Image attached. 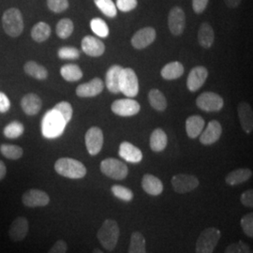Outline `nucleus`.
<instances>
[{
    "mask_svg": "<svg viewBox=\"0 0 253 253\" xmlns=\"http://www.w3.org/2000/svg\"><path fill=\"white\" fill-rule=\"evenodd\" d=\"M209 0H192V9L195 13L200 14L205 11L208 7Z\"/></svg>",
    "mask_w": 253,
    "mask_h": 253,
    "instance_id": "8fccbe9b",
    "label": "nucleus"
},
{
    "mask_svg": "<svg viewBox=\"0 0 253 253\" xmlns=\"http://www.w3.org/2000/svg\"><path fill=\"white\" fill-rule=\"evenodd\" d=\"M74 25L73 22L69 18L61 19L56 25V35L60 39H68L73 34Z\"/></svg>",
    "mask_w": 253,
    "mask_h": 253,
    "instance_id": "c9c22d12",
    "label": "nucleus"
},
{
    "mask_svg": "<svg viewBox=\"0 0 253 253\" xmlns=\"http://www.w3.org/2000/svg\"><path fill=\"white\" fill-rule=\"evenodd\" d=\"M54 170L58 174L71 179H81L86 174L85 166L71 158H61L54 163Z\"/></svg>",
    "mask_w": 253,
    "mask_h": 253,
    "instance_id": "7ed1b4c3",
    "label": "nucleus"
},
{
    "mask_svg": "<svg viewBox=\"0 0 253 253\" xmlns=\"http://www.w3.org/2000/svg\"><path fill=\"white\" fill-rule=\"evenodd\" d=\"M196 104L205 112H218L223 107L224 100L217 93L208 91L200 95L196 100Z\"/></svg>",
    "mask_w": 253,
    "mask_h": 253,
    "instance_id": "6e6552de",
    "label": "nucleus"
},
{
    "mask_svg": "<svg viewBox=\"0 0 253 253\" xmlns=\"http://www.w3.org/2000/svg\"><path fill=\"white\" fill-rule=\"evenodd\" d=\"M60 74L66 81H79L83 77V72L79 66L75 64L64 65L60 69Z\"/></svg>",
    "mask_w": 253,
    "mask_h": 253,
    "instance_id": "7c9ffc66",
    "label": "nucleus"
},
{
    "mask_svg": "<svg viewBox=\"0 0 253 253\" xmlns=\"http://www.w3.org/2000/svg\"><path fill=\"white\" fill-rule=\"evenodd\" d=\"M172 186L176 193L185 194L195 190L199 186V180L195 175L179 173L172 176Z\"/></svg>",
    "mask_w": 253,
    "mask_h": 253,
    "instance_id": "1a4fd4ad",
    "label": "nucleus"
},
{
    "mask_svg": "<svg viewBox=\"0 0 253 253\" xmlns=\"http://www.w3.org/2000/svg\"><path fill=\"white\" fill-rule=\"evenodd\" d=\"M42 106V100L35 93H28L21 100V107L27 116H35L41 111Z\"/></svg>",
    "mask_w": 253,
    "mask_h": 253,
    "instance_id": "4be33fe9",
    "label": "nucleus"
},
{
    "mask_svg": "<svg viewBox=\"0 0 253 253\" xmlns=\"http://www.w3.org/2000/svg\"><path fill=\"white\" fill-rule=\"evenodd\" d=\"M82 49L84 54L97 57L104 54L105 45L99 39L92 36H85L82 41Z\"/></svg>",
    "mask_w": 253,
    "mask_h": 253,
    "instance_id": "6ab92c4d",
    "label": "nucleus"
},
{
    "mask_svg": "<svg viewBox=\"0 0 253 253\" xmlns=\"http://www.w3.org/2000/svg\"><path fill=\"white\" fill-rule=\"evenodd\" d=\"M238 118L245 132L250 134L253 130V113L252 106L247 102H240L237 107Z\"/></svg>",
    "mask_w": 253,
    "mask_h": 253,
    "instance_id": "aec40b11",
    "label": "nucleus"
},
{
    "mask_svg": "<svg viewBox=\"0 0 253 253\" xmlns=\"http://www.w3.org/2000/svg\"><path fill=\"white\" fill-rule=\"evenodd\" d=\"M111 191L115 197H117L119 200H122L124 202H130L134 197L132 190L127 189L124 186L114 185L111 188Z\"/></svg>",
    "mask_w": 253,
    "mask_h": 253,
    "instance_id": "ea45409f",
    "label": "nucleus"
},
{
    "mask_svg": "<svg viewBox=\"0 0 253 253\" xmlns=\"http://www.w3.org/2000/svg\"><path fill=\"white\" fill-rule=\"evenodd\" d=\"M184 73V67L178 61H173L166 64L162 70L161 74L165 80H175L178 79Z\"/></svg>",
    "mask_w": 253,
    "mask_h": 253,
    "instance_id": "c85d7f7f",
    "label": "nucleus"
},
{
    "mask_svg": "<svg viewBox=\"0 0 253 253\" xmlns=\"http://www.w3.org/2000/svg\"><path fill=\"white\" fill-rule=\"evenodd\" d=\"M120 236V229L118 222L114 219H105L99 229L97 237L100 245L108 252L116 249Z\"/></svg>",
    "mask_w": 253,
    "mask_h": 253,
    "instance_id": "f257e3e1",
    "label": "nucleus"
},
{
    "mask_svg": "<svg viewBox=\"0 0 253 253\" xmlns=\"http://www.w3.org/2000/svg\"><path fill=\"white\" fill-rule=\"evenodd\" d=\"M58 57L65 60H75L80 57V52L77 48L72 46H64L61 47L58 52Z\"/></svg>",
    "mask_w": 253,
    "mask_h": 253,
    "instance_id": "a19ab883",
    "label": "nucleus"
},
{
    "mask_svg": "<svg viewBox=\"0 0 253 253\" xmlns=\"http://www.w3.org/2000/svg\"><path fill=\"white\" fill-rule=\"evenodd\" d=\"M119 89L127 98H134L139 93V82L135 72L130 68H123L119 78Z\"/></svg>",
    "mask_w": 253,
    "mask_h": 253,
    "instance_id": "423d86ee",
    "label": "nucleus"
},
{
    "mask_svg": "<svg viewBox=\"0 0 253 253\" xmlns=\"http://www.w3.org/2000/svg\"><path fill=\"white\" fill-rule=\"evenodd\" d=\"M205 127V120L200 116H191L186 121L187 135L191 139H195L202 133Z\"/></svg>",
    "mask_w": 253,
    "mask_h": 253,
    "instance_id": "393cba45",
    "label": "nucleus"
},
{
    "mask_svg": "<svg viewBox=\"0 0 253 253\" xmlns=\"http://www.w3.org/2000/svg\"><path fill=\"white\" fill-rule=\"evenodd\" d=\"M118 154L123 160L130 163H139L143 160L142 151L128 142H123L120 144Z\"/></svg>",
    "mask_w": 253,
    "mask_h": 253,
    "instance_id": "412c9836",
    "label": "nucleus"
},
{
    "mask_svg": "<svg viewBox=\"0 0 253 253\" xmlns=\"http://www.w3.org/2000/svg\"><path fill=\"white\" fill-rule=\"evenodd\" d=\"M0 152L5 158L12 161H16L23 156L24 150L19 145L3 144L0 145Z\"/></svg>",
    "mask_w": 253,
    "mask_h": 253,
    "instance_id": "f704fd0d",
    "label": "nucleus"
},
{
    "mask_svg": "<svg viewBox=\"0 0 253 253\" xmlns=\"http://www.w3.org/2000/svg\"><path fill=\"white\" fill-rule=\"evenodd\" d=\"M138 5L137 0H117V9L123 11V12H127L132 9H135Z\"/></svg>",
    "mask_w": 253,
    "mask_h": 253,
    "instance_id": "49530a36",
    "label": "nucleus"
},
{
    "mask_svg": "<svg viewBox=\"0 0 253 253\" xmlns=\"http://www.w3.org/2000/svg\"><path fill=\"white\" fill-rule=\"evenodd\" d=\"M24 70L27 75L38 79V80H44L48 77V72L45 68L35 61H28L25 64Z\"/></svg>",
    "mask_w": 253,
    "mask_h": 253,
    "instance_id": "c756f323",
    "label": "nucleus"
},
{
    "mask_svg": "<svg viewBox=\"0 0 253 253\" xmlns=\"http://www.w3.org/2000/svg\"><path fill=\"white\" fill-rule=\"evenodd\" d=\"M215 34L213 27L208 23H203L198 31V42L204 48H210L214 43Z\"/></svg>",
    "mask_w": 253,
    "mask_h": 253,
    "instance_id": "cd10ccee",
    "label": "nucleus"
},
{
    "mask_svg": "<svg viewBox=\"0 0 253 253\" xmlns=\"http://www.w3.org/2000/svg\"><path fill=\"white\" fill-rule=\"evenodd\" d=\"M101 172L115 180H123L127 176L128 169L124 163L115 158H108L100 163Z\"/></svg>",
    "mask_w": 253,
    "mask_h": 253,
    "instance_id": "0eeeda50",
    "label": "nucleus"
},
{
    "mask_svg": "<svg viewBox=\"0 0 253 253\" xmlns=\"http://www.w3.org/2000/svg\"><path fill=\"white\" fill-rule=\"evenodd\" d=\"M6 173H7L6 165L4 164L3 162L0 161V180H2L6 176Z\"/></svg>",
    "mask_w": 253,
    "mask_h": 253,
    "instance_id": "864d4df0",
    "label": "nucleus"
},
{
    "mask_svg": "<svg viewBox=\"0 0 253 253\" xmlns=\"http://www.w3.org/2000/svg\"><path fill=\"white\" fill-rule=\"evenodd\" d=\"M22 202L27 208H42L49 205L50 197L43 190L31 189L23 194Z\"/></svg>",
    "mask_w": 253,
    "mask_h": 253,
    "instance_id": "9d476101",
    "label": "nucleus"
},
{
    "mask_svg": "<svg viewBox=\"0 0 253 253\" xmlns=\"http://www.w3.org/2000/svg\"><path fill=\"white\" fill-rule=\"evenodd\" d=\"M208 71L203 66L193 68L187 79V87L191 92L199 90L208 79Z\"/></svg>",
    "mask_w": 253,
    "mask_h": 253,
    "instance_id": "2eb2a0df",
    "label": "nucleus"
},
{
    "mask_svg": "<svg viewBox=\"0 0 253 253\" xmlns=\"http://www.w3.org/2000/svg\"><path fill=\"white\" fill-rule=\"evenodd\" d=\"M222 133V127L217 120H212L208 123L205 131L200 134V142L205 145L215 144L220 138Z\"/></svg>",
    "mask_w": 253,
    "mask_h": 253,
    "instance_id": "a211bd4d",
    "label": "nucleus"
},
{
    "mask_svg": "<svg viewBox=\"0 0 253 253\" xmlns=\"http://www.w3.org/2000/svg\"><path fill=\"white\" fill-rule=\"evenodd\" d=\"M47 6L53 12L60 13L69 8L68 0H47Z\"/></svg>",
    "mask_w": 253,
    "mask_h": 253,
    "instance_id": "a18cd8bd",
    "label": "nucleus"
},
{
    "mask_svg": "<svg viewBox=\"0 0 253 253\" xmlns=\"http://www.w3.org/2000/svg\"><path fill=\"white\" fill-rule=\"evenodd\" d=\"M51 35V27L44 22L36 24L31 30V37L37 42H43Z\"/></svg>",
    "mask_w": 253,
    "mask_h": 253,
    "instance_id": "2f4dec72",
    "label": "nucleus"
},
{
    "mask_svg": "<svg viewBox=\"0 0 253 253\" xmlns=\"http://www.w3.org/2000/svg\"><path fill=\"white\" fill-rule=\"evenodd\" d=\"M68 244L63 239H58L47 253H67Z\"/></svg>",
    "mask_w": 253,
    "mask_h": 253,
    "instance_id": "de8ad7c7",
    "label": "nucleus"
},
{
    "mask_svg": "<svg viewBox=\"0 0 253 253\" xmlns=\"http://www.w3.org/2000/svg\"><path fill=\"white\" fill-rule=\"evenodd\" d=\"M91 30L100 38H107L109 36L108 25L102 19L94 18L90 21Z\"/></svg>",
    "mask_w": 253,
    "mask_h": 253,
    "instance_id": "58836bf2",
    "label": "nucleus"
},
{
    "mask_svg": "<svg viewBox=\"0 0 253 253\" xmlns=\"http://www.w3.org/2000/svg\"><path fill=\"white\" fill-rule=\"evenodd\" d=\"M142 188L147 194L151 196H159L163 193V184L160 178L153 174L146 173L142 179Z\"/></svg>",
    "mask_w": 253,
    "mask_h": 253,
    "instance_id": "5701e85b",
    "label": "nucleus"
},
{
    "mask_svg": "<svg viewBox=\"0 0 253 253\" xmlns=\"http://www.w3.org/2000/svg\"><path fill=\"white\" fill-rule=\"evenodd\" d=\"M25 126L20 121H12L4 127L3 133L9 139H16L23 135Z\"/></svg>",
    "mask_w": 253,
    "mask_h": 253,
    "instance_id": "e433bc0d",
    "label": "nucleus"
},
{
    "mask_svg": "<svg viewBox=\"0 0 253 253\" xmlns=\"http://www.w3.org/2000/svg\"><path fill=\"white\" fill-rule=\"evenodd\" d=\"M168 26L172 35L180 36L186 27V15L179 7H173L168 16Z\"/></svg>",
    "mask_w": 253,
    "mask_h": 253,
    "instance_id": "ddd939ff",
    "label": "nucleus"
},
{
    "mask_svg": "<svg viewBox=\"0 0 253 253\" xmlns=\"http://www.w3.org/2000/svg\"><path fill=\"white\" fill-rule=\"evenodd\" d=\"M148 100L150 105L159 112H163L167 108V100L162 91L151 89L148 93Z\"/></svg>",
    "mask_w": 253,
    "mask_h": 253,
    "instance_id": "473e14b6",
    "label": "nucleus"
},
{
    "mask_svg": "<svg viewBox=\"0 0 253 253\" xmlns=\"http://www.w3.org/2000/svg\"><path fill=\"white\" fill-rule=\"evenodd\" d=\"M28 231H29V223L27 217H16L9 226V238L13 242L23 241L27 237Z\"/></svg>",
    "mask_w": 253,
    "mask_h": 253,
    "instance_id": "4468645a",
    "label": "nucleus"
},
{
    "mask_svg": "<svg viewBox=\"0 0 253 253\" xmlns=\"http://www.w3.org/2000/svg\"><path fill=\"white\" fill-rule=\"evenodd\" d=\"M111 109L114 114L120 117H132L140 112L141 106L137 100L128 99L115 100Z\"/></svg>",
    "mask_w": 253,
    "mask_h": 253,
    "instance_id": "9b49d317",
    "label": "nucleus"
},
{
    "mask_svg": "<svg viewBox=\"0 0 253 253\" xmlns=\"http://www.w3.org/2000/svg\"><path fill=\"white\" fill-rule=\"evenodd\" d=\"M122 67L119 65H114L109 68L107 73H106V77H105V84L108 88V90L111 93L118 94L120 92L119 89V78H120V73L122 71Z\"/></svg>",
    "mask_w": 253,
    "mask_h": 253,
    "instance_id": "b1692460",
    "label": "nucleus"
},
{
    "mask_svg": "<svg viewBox=\"0 0 253 253\" xmlns=\"http://www.w3.org/2000/svg\"><path fill=\"white\" fill-rule=\"evenodd\" d=\"M220 236V231L215 227H209L202 231L196 242V253H214Z\"/></svg>",
    "mask_w": 253,
    "mask_h": 253,
    "instance_id": "39448f33",
    "label": "nucleus"
},
{
    "mask_svg": "<svg viewBox=\"0 0 253 253\" xmlns=\"http://www.w3.org/2000/svg\"><path fill=\"white\" fill-rule=\"evenodd\" d=\"M10 107V101L5 93L0 92V113H7Z\"/></svg>",
    "mask_w": 253,
    "mask_h": 253,
    "instance_id": "3c124183",
    "label": "nucleus"
},
{
    "mask_svg": "<svg viewBox=\"0 0 253 253\" xmlns=\"http://www.w3.org/2000/svg\"><path fill=\"white\" fill-rule=\"evenodd\" d=\"M53 109L56 110L61 115V117L64 118L66 123H69L73 118V106L67 101H61V102L57 103Z\"/></svg>",
    "mask_w": 253,
    "mask_h": 253,
    "instance_id": "79ce46f5",
    "label": "nucleus"
},
{
    "mask_svg": "<svg viewBox=\"0 0 253 253\" xmlns=\"http://www.w3.org/2000/svg\"><path fill=\"white\" fill-rule=\"evenodd\" d=\"M240 224L245 235L251 238L253 237V213H248L241 218Z\"/></svg>",
    "mask_w": 253,
    "mask_h": 253,
    "instance_id": "c03bdc74",
    "label": "nucleus"
},
{
    "mask_svg": "<svg viewBox=\"0 0 253 253\" xmlns=\"http://www.w3.org/2000/svg\"><path fill=\"white\" fill-rule=\"evenodd\" d=\"M96 6L101 12L110 18H114L118 14V9L113 0H95Z\"/></svg>",
    "mask_w": 253,
    "mask_h": 253,
    "instance_id": "4c0bfd02",
    "label": "nucleus"
},
{
    "mask_svg": "<svg viewBox=\"0 0 253 253\" xmlns=\"http://www.w3.org/2000/svg\"><path fill=\"white\" fill-rule=\"evenodd\" d=\"M168 144V138L162 128H156L150 135V148L154 152H162Z\"/></svg>",
    "mask_w": 253,
    "mask_h": 253,
    "instance_id": "bb28decb",
    "label": "nucleus"
},
{
    "mask_svg": "<svg viewBox=\"0 0 253 253\" xmlns=\"http://www.w3.org/2000/svg\"><path fill=\"white\" fill-rule=\"evenodd\" d=\"M224 253H253L249 244L239 240L236 243L229 245L225 249Z\"/></svg>",
    "mask_w": 253,
    "mask_h": 253,
    "instance_id": "37998d69",
    "label": "nucleus"
},
{
    "mask_svg": "<svg viewBox=\"0 0 253 253\" xmlns=\"http://www.w3.org/2000/svg\"><path fill=\"white\" fill-rule=\"evenodd\" d=\"M127 253H146L145 238L142 233L136 231L131 234Z\"/></svg>",
    "mask_w": 253,
    "mask_h": 253,
    "instance_id": "72a5a7b5",
    "label": "nucleus"
},
{
    "mask_svg": "<svg viewBox=\"0 0 253 253\" xmlns=\"http://www.w3.org/2000/svg\"><path fill=\"white\" fill-rule=\"evenodd\" d=\"M103 132L98 126H92L85 133V145L91 156L100 153L103 145Z\"/></svg>",
    "mask_w": 253,
    "mask_h": 253,
    "instance_id": "f8f14e48",
    "label": "nucleus"
},
{
    "mask_svg": "<svg viewBox=\"0 0 253 253\" xmlns=\"http://www.w3.org/2000/svg\"><path fill=\"white\" fill-rule=\"evenodd\" d=\"M253 176V171L248 168H240L227 174L225 182L229 186H236L245 183Z\"/></svg>",
    "mask_w": 253,
    "mask_h": 253,
    "instance_id": "a878e982",
    "label": "nucleus"
},
{
    "mask_svg": "<svg viewBox=\"0 0 253 253\" xmlns=\"http://www.w3.org/2000/svg\"><path fill=\"white\" fill-rule=\"evenodd\" d=\"M92 253H104L103 252H101L100 249H94Z\"/></svg>",
    "mask_w": 253,
    "mask_h": 253,
    "instance_id": "5fc2aeb1",
    "label": "nucleus"
},
{
    "mask_svg": "<svg viewBox=\"0 0 253 253\" xmlns=\"http://www.w3.org/2000/svg\"><path fill=\"white\" fill-rule=\"evenodd\" d=\"M66 121L61 115L54 109L48 111L42 118V135L48 139H54L63 133Z\"/></svg>",
    "mask_w": 253,
    "mask_h": 253,
    "instance_id": "f03ea898",
    "label": "nucleus"
},
{
    "mask_svg": "<svg viewBox=\"0 0 253 253\" xmlns=\"http://www.w3.org/2000/svg\"><path fill=\"white\" fill-rule=\"evenodd\" d=\"M104 89V83L100 78H94L90 82L77 86L76 94L80 98H92L100 94Z\"/></svg>",
    "mask_w": 253,
    "mask_h": 253,
    "instance_id": "dca6fc26",
    "label": "nucleus"
},
{
    "mask_svg": "<svg viewBox=\"0 0 253 253\" xmlns=\"http://www.w3.org/2000/svg\"><path fill=\"white\" fill-rule=\"evenodd\" d=\"M2 25L4 31L9 37H19L24 30V21L22 13L18 9H7L2 16Z\"/></svg>",
    "mask_w": 253,
    "mask_h": 253,
    "instance_id": "20e7f679",
    "label": "nucleus"
},
{
    "mask_svg": "<svg viewBox=\"0 0 253 253\" xmlns=\"http://www.w3.org/2000/svg\"><path fill=\"white\" fill-rule=\"evenodd\" d=\"M223 1L226 4L227 7L231 8V9L237 8L240 5V3L242 2V0H223Z\"/></svg>",
    "mask_w": 253,
    "mask_h": 253,
    "instance_id": "603ef678",
    "label": "nucleus"
},
{
    "mask_svg": "<svg viewBox=\"0 0 253 253\" xmlns=\"http://www.w3.org/2000/svg\"><path fill=\"white\" fill-rule=\"evenodd\" d=\"M157 36L156 30L152 27H145L138 30L131 38V44L135 49H144L153 43Z\"/></svg>",
    "mask_w": 253,
    "mask_h": 253,
    "instance_id": "f3484780",
    "label": "nucleus"
},
{
    "mask_svg": "<svg viewBox=\"0 0 253 253\" xmlns=\"http://www.w3.org/2000/svg\"><path fill=\"white\" fill-rule=\"evenodd\" d=\"M240 201H241V204L246 208H253V190L251 189V190H246L245 192H243L240 197Z\"/></svg>",
    "mask_w": 253,
    "mask_h": 253,
    "instance_id": "09e8293b",
    "label": "nucleus"
}]
</instances>
